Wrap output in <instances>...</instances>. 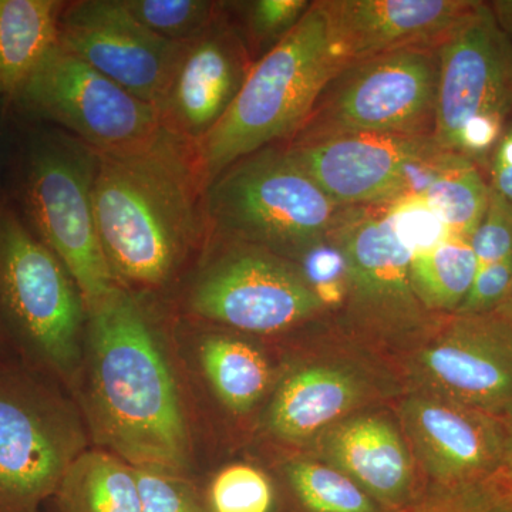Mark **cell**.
Segmentation results:
<instances>
[{
  "instance_id": "obj_1",
  "label": "cell",
  "mask_w": 512,
  "mask_h": 512,
  "mask_svg": "<svg viewBox=\"0 0 512 512\" xmlns=\"http://www.w3.org/2000/svg\"><path fill=\"white\" fill-rule=\"evenodd\" d=\"M96 154L94 218L111 274L127 291L161 288L210 234L194 147L161 127Z\"/></svg>"
},
{
  "instance_id": "obj_2",
  "label": "cell",
  "mask_w": 512,
  "mask_h": 512,
  "mask_svg": "<svg viewBox=\"0 0 512 512\" xmlns=\"http://www.w3.org/2000/svg\"><path fill=\"white\" fill-rule=\"evenodd\" d=\"M89 412L94 437L138 470L183 476L191 441L173 370L147 309L117 288L87 309Z\"/></svg>"
},
{
  "instance_id": "obj_3",
  "label": "cell",
  "mask_w": 512,
  "mask_h": 512,
  "mask_svg": "<svg viewBox=\"0 0 512 512\" xmlns=\"http://www.w3.org/2000/svg\"><path fill=\"white\" fill-rule=\"evenodd\" d=\"M338 72L325 10L320 0L312 2L301 22L254 63L224 117L192 144L204 188L235 161L288 143Z\"/></svg>"
},
{
  "instance_id": "obj_4",
  "label": "cell",
  "mask_w": 512,
  "mask_h": 512,
  "mask_svg": "<svg viewBox=\"0 0 512 512\" xmlns=\"http://www.w3.org/2000/svg\"><path fill=\"white\" fill-rule=\"evenodd\" d=\"M210 234L284 256L329 245L342 208L284 146L274 144L229 165L204 192Z\"/></svg>"
},
{
  "instance_id": "obj_5",
  "label": "cell",
  "mask_w": 512,
  "mask_h": 512,
  "mask_svg": "<svg viewBox=\"0 0 512 512\" xmlns=\"http://www.w3.org/2000/svg\"><path fill=\"white\" fill-rule=\"evenodd\" d=\"M97 154L62 130L30 138L25 158L26 212L35 234L62 261L86 309L120 288L97 232L93 184Z\"/></svg>"
},
{
  "instance_id": "obj_6",
  "label": "cell",
  "mask_w": 512,
  "mask_h": 512,
  "mask_svg": "<svg viewBox=\"0 0 512 512\" xmlns=\"http://www.w3.org/2000/svg\"><path fill=\"white\" fill-rule=\"evenodd\" d=\"M439 60L434 141L488 165L512 117V45L488 3L477 2L441 40Z\"/></svg>"
},
{
  "instance_id": "obj_7",
  "label": "cell",
  "mask_w": 512,
  "mask_h": 512,
  "mask_svg": "<svg viewBox=\"0 0 512 512\" xmlns=\"http://www.w3.org/2000/svg\"><path fill=\"white\" fill-rule=\"evenodd\" d=\"M439 46L396 50L342 67L288 141L352 133L433 137Z\"/></svg>"
},
{
  "instance_id": "obj_8",
  "label": "cell",
  "mask_w": 512,
  "mask_h": 512,
  "mask_svg": "<svg viewBox=\"0 0 512 512\" xmlns=\"http://www.w3.org/2000/svg\"><path fill=\"white\" fill-rule=\"evenodd\" d=\"M0 311L20 342L72 375L83 359L82 293L62 261L19 215L0 207Z\"/></svg>"
},
{
  "instance_id": "obj_9",
  "label": "cell",
  "mask_w": 512,
  "mask_h": 512,
  "mask_svg": "<svg viewBox=\"0 0 512 512\" xmlns=\"http://www.w3.org/2000/svg\"><path fill=\"white\" fill-rule=\"evenodd\" d=\"M84 451L69 407L32 377L0 367V512H36Z\"/></svg>"
},
{
  "instance_id": "obj_10",
  "label": "cell",
  "mask_w": 512,
  "mask_h": 512,
  "mask_svg": "<svg viewBox=\"0 0 512 512\" xmlns=\"http://www.w3.org/2000/svg\"><path fill=\"white\" fill-rule=\"evenodd\" d=\"M218 238L224 251L202 268L188 296L195 315L242 332L276 333L325 309L301 266L268 249Z\"/></svg>"
},
{
  "instance_id": "obj_11",
  "label": "cell",
  "mask_w": 512,
  "mask_h": 512,
  "mask_svg": "<svg viewBox=\"0 0 512 512\" xmlns=\"http://www.w3.org/2000/svg\"><path fill=\"white\" fill-rule=\"evenodd\" d=\"M13 101L99 153L134 146L161 128L156 107L137 99L60 43L43 57Z\"/></svg>"
},
{
  "instance_id": "obj_12",
  "label": "cell",
  "mask_w": 512,
  "mask_h": 512,
  "mask_svg": "<svg viewBox=\"0 0 512 512\" xmlns=\"http://www.w3.org/2000/svg\"><path fill=\"white\" fill-rule=\"evenodd\" d=\"M340 208L382 207L419 192L441 153L433 137L352 133L284 143Z\"/></svg>"
},
{
  "instance_id": "obj_13",
  "label": "cell",
  "mask_w": 512,
  "mask_h": 512,
  "mask_svg": "<svg viewBox=\"0 0 512 512\" xmlns=\"http://www.w3.org/2000/svg\"><path fill=\"white\" fill-rule=\"evenodd\" d=\"M328 242L342 261L349 311L357 322L386 333L423 326L429 312L410 282L413 254L383 205L342 208Z\"/></svg>"
},
{
  "instance_id": "obj_14",
  "label": "cell",
  "mask_w": 512,
  "mask_h": 512,
  "mask_svg": "<svg viewBox=\"0 0 512 512\" xmlns=\"http://www.w3.org/2000/svg\"><path fill=\"white\" fill-rule=\"evenodd\" d=\"M59 43L157 110L185 46L151 32L131 15L124 0L66 3Z\"/></svg>"
},
{
  "instance_id": "obj_15",
  "label": "cell",
  "mask_w": 512,
  "mask_h": 512,
  "mask_svg": "<svg viewBox=\"0 0 512 512\" xmlns=\"http://www.w3.org/2000/svg\"><path fill=\"white\" fill-rule=\"evenodd\" d=\"M416 369L430 394L512 423V322L501 313L444 320Z\"/></svg>"
},
{
  "instance_id": "obj_16",
  "label": "cell",
  "mask_w": 512,
  "mask_h": 512,
  "mask_svg": "<svg viewBox=\"0 0 512 512\" xmlns=\"http://www.w3.org/2000/svg\"><path fill=\"white\" fill-rule=\"evenodd\" d=\"M414 454L439 487L476 483L503 468L511 424L434 394L402 404Z\"/></svg>"
},
{
  "instance_id": "obj_17",
  "label": "cell",
  "mask_w": 512,
  "mask_h": 512,
  "mask_svg": "<svg viewBox=\"0 0 512 512\" xmlns=\"http://www.w3.org/2000/svg\"><path fill=\"white\" fill-rule=\"evenodd\" d=\"M254 63L241 29L224 13L184 46L158 107L161 127L188 143L200 141L237 99Z\"/></svg>"
},
{
  "instance_id": "obj_18",
  "label": "cell",
  "mask_w": 512,
  "mask_h": 512,
  "mask_svg": "<svg viewBox=\"0 0 512 512\" xmlns=\"http://www.w3.org/2000/svg\"><path fill=\"white\" fill-rule=\"evenodd\" d=\"M471 0H320L339 70L396 50L439 46Z\"/></svg>"
},
{
  "instance_id": "obj_19",
  "label": "cell",
  "mask_w": 512,
  "mask_h": 512,
  "mask_svg": "<svg viewBox=\"0 0 512 512\" xmlns=\"http://www.w3.org/2000/svg\"><path fill=\"white\" fill-rule=\"evenodd\" d=\"M322 440L330 466L352 478L373 500L400 505L412 494L413 457L389 420L362 416L340 421Z\"/></svg>"
},
{
  "instance_id": "obj_20",
  "label": "cell",
  "mask_w": 512,
  "mask_h": 512,
  "mask_svg": "<svg viewBox=\"0 0 512 512\" xmlns=\"http://www.w3.org/2000/svg\"><path fill=\"white\" fill-rule=\"evenodd\" d=\"M363 396L359 377L336 366H309L279 386L268 412V429L279 439L302 441L340 423Z\"/></svg>"
},
{
  "instance_id": "obj_21",
  "label": "cell",
  "mask_w": 512,
  "mask_h": 512,
  "mask_svg": "<svg viewBox=\"0 0 512 512\" xmlns=\"http://www.w3.org/2000/svg\"><path fill=\"white\" fill-rule=\"evenodd\" d=\"M66 2L0 0V97L13 100L43 57L59 43Z\"/></svg>"
},
{
  "instance_id": "obj_22",
  "label": "cell",
  "mask_w": 512,
  "mask_h": 512,
  "mask_svg": "<svg viewBox=\"0 0 512 512\" xmlns=\"http://www.w3.org/2000/svg\"><path fill=\"white\" fill-rule=\"evenodd\" d=\"M63 512H143L136 468L109 451H84L56 493Z\"/></svg>"
},
{
  "instance_id": "obj_23",
  "label": "cell",
  "mask_w": 512,
  "mask_h": 512,
  "mask_svg": "<svg viewBox=\"0 0 512 512\" xmlns=\"http://www.w3.org/2000/svg\"><path fill=\"white\" fill-rule=\"evenodd\" d=\"M490 192L476 163L441 151L417 194L439 215L451 235L470 239L487 211Z\"/></svg>"
},
{
  "instance_id": "obj_24",
  "label": "cell",
  "mask_w": 512,
  "mask_h": 512,
  "mask_svg": "<svg viewBox=\"0 0 512 512\" xmlns=\"http://www.w3.org/2000/svg\"><path fill=\"white\" fill-rule=\"evenodd\" d=\"M200 362L212 390L234 413L251 410L271 382L268 360L242 339L207 336L200 346Z\"/></svg>"
},
{
  "instance_id": "obj_25",
  "label": "cell",
  "mask_w": 512,
  "mask_h": 512,
  "mask_svg": "<svg viewBox=\"0 0 512 512\" xmlns=\"http://www.w3.org/2000/svg\"><path fill=\"white\" fill-rule=\"evenodd\" d=\"M470 239L450 235L429 251L412 256L410 282L427 312L456 313L477 275Z\"/></svg>"
},
{
  "instance_id": "obj_26",
  "label": "cell",
  "mask_w": 512,
  "mask_h": 512,
  "mask_svg": "<svg viewBox=\"0 0 512 512\" xmlns=\"http://www.w3.org/2000/svg\"><path fill=\"white\" fill-rule=\"evenodd\" d=\"M286 473L296 497L309 512H379L373 498L338 468L296 460Z\"/></svg>"
},
{
  "instance_id": "obj_27",
  "label": "cell",
  "mask_w": 512,
  "mask_h": 512,
  "mask_svg": "<svg viewBox=\"0 0 512 512\" xmlns=\"http://www.w3.org/2000/svg\"><path fill=\"white\" fill-rule=\"evenodd\" d=\"M131 15L156 35L187 45L224 16L225 2L210 0H124Z\"/></svg>"
},
{
  "instance_id": "obj_28",
  "label": "cell",
  "mask_w": 512,
  "mask_h": 512,
  "mask_svg": "<svg viewBox=\"0 0 512 512\" xmlns=\"http://www.w3.org/2000/svg\"><path fill=\"white\" fill-rule=\"evenodd\" d=\"M274 487L268 476L249 464L222 468L208 490L210 512H271Z\"/></svg>"
},
{
  "instance_id": "obj_29",
  "label": "cell",
  "mask_w": 512,
  "mask_h": 512,
  "mask_svg": "<svg viewBox=\"0 0 512 512\" xmlns=\"http://www.w3.org/2000/svg\"><path fill=\"white\" fill-rule=\"evenodd\" d=\"M414 512H512V485L498 471L476 483L439 487Z\"/></svg>"
},
{
  "instance_id": "obj_30",
  "label": "cell",
  "mask_w": 512,
  "mask_h": 512,
  "mask_svg": "<svg viewBox=\"0 0 512 512\" xmlns=\"http://www.w3.org/2000/svg\"><path fill=\"white\" fill-rule=\"evenodd\" d=\"M383 207L412 254L429 251L451 235L439 215L417 192L404 194Z\"/></svg>"
},
{
  "instance_id": "obj_31",
  "label": "cell",
  "mask_w": 512,
  "mask_h": 512,
  "mask_svg": "<svg viewBox=\"0 0 512 512\" xmlns=\"http://www.w3.org/2000/svg\"><path fill=\"white\" fill-rule=\"evenodd\" d=\"M245 30H241L248 47L268 45L269 50L306 15L312 2L306 0H255L244 3Z\"/></svg>"
},
{
  "instance_id": "obj_32",
  "label": "cell",
  "mask_w": 512,
  "mask_h": 512,
  "mask_svg": "<svg viewBox=\"0 0 512 512\" xmlns=\"http://www.w3.org/2000/svg\"><path fill=\"white\" fill-rule=\"evenodd\" d=\"M470 242L478 268L512 256V204L493 190L487 211L471 235Z\"/></svg>"
},
{
  "instance_id": "obj_33",
  "label": "cell",
  "mask_w": 512,
  "mask_h": 512,
  "mask_svg": "<svg viewBox=\"0 0 512 512\" xmlns=\"http://www.w3.org/2000/svg\"><path fill=\"white\" fill-rule=\"evenodd\" d=\"M143 512H210L181 476L154 470H138Z\"/></svg>"
},
{
  "instance_id": "obj_34",
  "label": "cell",
  "mask_w": 512,
  "mask_h": 512,
  "mask_svg": "<svg viewBox=\"0 0 512 512\" xmlns=\"http://www.w3.org/2000/svg\"><path fill=\"white\" fill-rule=\"evenodd\" d=\"M512 286V256L495 264L481 266L470 292L454 315H485L497 311Z\"/></svg>"
},
{
  "instance_id": "obj_35",
  "label": "cell",
  "mask_w": 512,
  "mask_h": 512,
  "mask_svg": "<svg viewBox=\"0 0 512 512\" xmlns=\"http://www.w3.org/2000/svg\"><path fill=\"white\" fill-rule=\"evenodd\" d=\"M490 188L512 204V117L490 158Z\"/></svg>"
},
{
  "instance_id": "obj_36",
  "label": "cell",
  "mask_w": 512,
  "mask_h": 512,
  "mask_svg": "<svg viewBox=\"0 0 512 512\" xmlns=\"http://www.w3.org/2000/svg\"><path fill=\"white\" fill-rule=\"evenodd\" d=\"M491 12H493L498 26L503 30L504 35L508 37L512 45V0H495L488 3Z\"/></svg>"
},
{
  "instance_id": "obj_37",
  "label": "cell",
  "mask_w": 512,
  "mask_h": 512,
  "mask_svg": "<svg viewBox=\"0 0 512 512\" xmlns=\"http://www.w3.org/2000/svg\"><path fill=\"white\" fill-rule=\"evenodd\" d=\"M501 474L507 478L508 483L512 485V423L510 430V440H508L507 453H505L503 468Z\"/></svg>"
},
{
  "instance_id": "obj_38",
  "label": "cell",
  "mask_w": 512,
  "mask_h": 512,
  "mask_svg": "<svg viewBox=\"0 0 512 512\" xmlns=\"http://www.w3.org/2000/svg\"><path fill=\"white\" fill-rule=\"evenodd\" d=\"M495 312L501 313V315L505 316L507 319H510L512 322V286L510 293H508L507 299H505L503 305H501L500 308H498Z\"/></svg>"
}]
</instances>
